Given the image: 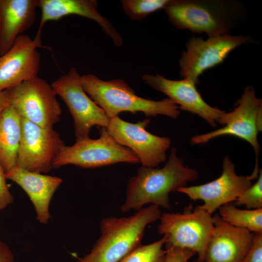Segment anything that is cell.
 Here are the masks:
<instances>
[{
  "mask_svg": "<svg viewBox=\"0 0 262 262\" xmlns=\"http://www.w3.org/2000/svg\"><path fill=\"white\" fill-rule=\"evenodd\" d=\"M158 230L164 238L165 249L176 247L191 250L203 262L213 228V216L200 205L183 213H162Z\"/></svg>",
  "mask_w": 262,
  "mask_h": 262,
  "instance_id": "5b68a950",
  "label": "cell"
},
{
  "mask_svg": "<svg viewBox=\"0 0 262 262\" xmlns=\"http://www.w3.org/2000/svg\"><path fill=\"white\" fill-rule=\"evenodd\" d=\"M236 107L232 112L225 113L219 124L224 126L206 133L192 137L193 144H203L217 137L234 136L245 140L253 148L258 164V155L260 147L258 141V133L262 130V102L258 98L253 87H246L241 98L236 103Z\"/></svg>",
  "mask_w": 262,
  "mask_h": 262,
  "instance_id": "52a82bcc",
  "label": "cell"
},
{
  "mask_svg": "<svg viewBox=\"0 0 262 262\" xmlns=\"http://www.w3.org/2000/svg\"><path fill=\"white\" fill-rule=\"evenodd\" d=\"M250 41L246 36L229 34L208 37L206 39L191 38L179 62L181 77L196 85L205 70L222 63L231 51Z\"/></svg>",
  "mask_w": 262,
  "mask_h": 262,
  "instance_id": "30bf717a",
  "label": "cell"
},
{
  "mask_svg": "<svg viewBox=\"0 0 262 262\" xmlns=\"http://www.w3.org/2000/svg\"><path fill=\"white\" fill-rule=\"evenodd\" d=\"M75 67L51 84L57 96L65 102L74 120L76 141L89 138L94 126L107 128L110 118L84 90Z\"/></svg>",
  "mask_w": 262,
  "mask_h": 262,
  "instance_id": "ba28073f",
  "label": "cell"
},
{
  "mask_svg": "<svg viewBox=\"0 0 262 262\" xmlns=\"http://www.w3.org/2000/svg\"><path fill=\"white\" fill-rule=\"evenodd\" d=\"M10 105L22 118L42 127H53L62 109L51 86L38 76L8 90Z\"/></svg>",
  "mask_w": 262,
  "mask_h": 262,
  "instance_id": "9c48e42d",
  "label": "cell"
},
{
  "mask_svg": "<svg viewBox=\"0 0 262 262\" xmlns=\"http://www.w3.org/2000/svg\"><path fill=\"white\" fill-rule=\"evenodd\" d=\"M96 0H39L41 18L37 33H41L44 25L50 20H57L69 15L85 17L97 22L115 45L123 44L122 36L111 23L99 13Z\"/></svg>",
  "mask_w": 262,
  "mask_h": 262,
  "instance_id": "ac0fdd59",
  "label": "cell"
},
{
  "mask_svg": "<svg viewBox=\"0 0 262 262\" xmlns=\"http://www.w3.org/2000/svg\"><path fill=\"white\" fill-rule=\"evenodd\" d=\"M169 0H123L122 7L132 20H140L166 6Z\"/></svg>",
  "mask_w": 262,
  "mask_h": 262,
  "instance_id": "603a6c76",
  "label": "cell"
},
{
  "mask_svg": "<svg viewBox=\"0 0 262 262\" xmlns=\"http://www.w3.org/2000/svg\"><path fill=\"white\" fill-rule=\"evenodd\" d=\"M161 214L159 207L151 204L129 216L102 218L100 236L76 262H119L141 244L146 227L159 220Z\"/></svg>",
  "mask_w": 262,
  "mask_h": 262,
  "instance_id": "7a4b0ae2",
  "label": "cell"
},
{
  "mask_svg": "<svg viewBox=\"0 0 262 262\" xmlns=\"http://www.w3.org/2000/svg\"><path fill=\"white\" fill-rule=\"evenodd\" d=\"M10 262V261H2V262Z\"/></svg>",
  "mask_w": 262,
  "mask_h": 262,
  "instance_id": "4dcf8cb0",
  "label": "cell"
},
{
  "mask_svg": "<svg viewBox=\"0 0 262 262\" xmlns=\"http://www.w3.org/2000/svg\"><path fill=\"white\" fill-rule=\"evenodd\" d=\"M80 81L85 92L110 119L122 112L133 115L141 112L147 116L163 115L173 118L180 115L179 106L168 98L159 101L141 98L124 80L103 81L87 74L81 76Z\"/></svg>",
  "mask_w": 262,
  "mask_h": 262,
  "instance_id": "277c9868",
  "label": "cell"
},
{
  "mask_svg": "<svg viewBox=\"0 0 262 262\" xmlns=\"http://www.w3.org/2000/svg\"><path fill=\"white\" fill-rule=\"evenodd\" d=\"M236 206L244 205L247 209L262 208V171L259 170L257 181L246 189L235 201Z\"/></svg>",
  "mask_w": 262,
  "mask_h": 262,
  "instance_id": "cb8c5ba5",
  "label": "cell"
},
{
  "mask_svg": "<svg viewBox=\"0 0 262 262\" xmlns=\"http://www.w3.org/2000/svg\"><path fill=\"white\" fill-rule=\"evenodd\" d=\"M21 117L10 105L0 113V164L6 173L16 166Z\"/></svg>",
  "mask_w": 262,
  "mask_h": 262,
  "instance_id": "ffe728a7",
  "label": "cell"
},
{
  "mask_svg": "<svg viewBox=\"0 0 262 262\" xmlns=\"http://www.w3.org/2000/svg\"><path fill=\"white\" fill-rule=\"evenodd\" d=\"M164 238L152 243L139 245L119 262H165Z\"/></svg>",
  "mask_w": 262,
  "mask_h": 262,
  "instance_id": "7402d4cb",
  "label": "cell"
},
{
  "mask_svg": "<svg viewBox=\"0 0 262 262\" xmlns=\"http://www.w3.org/2000/svg\"><path fill=\"white\" fill-rule=\"evenodd\" d=\"M22 132L16 166L47 174L66 145L53 127H42L21 117Z\"/></svg>",
  "mask_w": 262,
  "mask_h": 262,
  "instance_id": "7c38bea8",
  "label": "cell"
},
{
  "mask_svg": "<svg viewBox=\"0 0 262 262\" xmlns=\"http://www.w3.org/2000/svg\"><path fill=\"white\" fill-rule=\"evenodd\" d=\"M221 175L209 182L195 186L179 188L177 191L186 195L191 199L202 200L200 207L212 214L222 206L235 201L238 197L257 179L259 169L254 168L249 176H239L235 170V165L229 157L223 160Z\"/></svg>",
  "mask_w": 262,
  "mask_h": 262,
  "instance_id": "4fadbf2b",
  "label": "cell"
},
{
  "mask_svg": "<svg viewBox=\"0 0 262 262\" xmlns=\"http://www.w3.org/2000/svg\"><path fill=\"white\" fill-rule=\"evenodd\" d=\"M150 122L148 119L131 123L118 116L110 119L107 131L119 145L131 149L143 166L156 167L165 162L171 141L148 132L146 128Z\"/></svg>",
  "mask_w": 262,
  "mask_h": 262,
  "instance_id": "8fae6325",
  "label": "cell"
},
{
  "mask_svg": "<svg viewBox=\"0 0 262 262\" xmlns=\"http://www.w3.org/2000/svg\"><path fill=\"white\" fill-rule=\"evenodd\" d=\"M192 262H202L199 261V260L197 259L196 260H195V261H193Z\"/></svg>",
  "mask_w": 262,
  "mask_h": 262,
  "instance_id": "f546056e",
  "label": "cell"
},
{
  "mask_svg": "<svg viewBox=\"0 0 262 262\" xmlns=\"http://www.w3.org/2000/svg\"><path fill=\"white\" fill-rule=\"evenodd\" d=\"M99 137L76 141L66 146L56 156L53 168L73 164L83 168H94L118 163H140L129 148L118 144L108 132L106 128H99Z\"/></svg>",
  "mask_w": 262,
  "mask_h": 262,
  "instance_id": "8992f818",
  "label": "cell"
},
{
  "mask_svg": "<svg viewBox=\"0 0 262 262\" xmlns=\"http://www.w3.org/2000/svg\"><path fill=\"white\" fill-rule=\"evenodd\" d=\"M39 0H0V55L33 24Z\"/></svg>",
  "mask_w": 262,
  "mask_h": 262,
  "instance_id": "d6986e66",
  "label": "cell"
},
{
  "mask_svg": "<svg viewBox=\"0 0 262 262\" xmlns=\"http://www.w3.org/2000/svg\"><path fill=\"white\" fill-rule=\"evenodd\" d=\"M10 105L8 90L0 92V113Z\"/></svg>",
  "mask_w": 262,
  "mask_h": 262,
  "instance_id": "f1b7e54d",
  "label": "cell"
},
{
  "mask_svg": "<svg viewBox=\"0 0 262 262\" xmlns=\"http://www.w3.org/2000/svg\"><path fill=\"white\" fill-rule=\"evenodd\" d=\"M6 177L18 185L27 194L33 205L36 220L40 224H48L51 217L49 212L51 200L63 182L62 179L17 166L6 173Z\"/></svg>",
  "mask_w": 262,
  "mask_h": 262,
  "instance_id": "e0dca14e",
  "label": "cell"
},
{
  "mask_svg": "<svg viewBox=\"0 0 262 262\" xmlns=\"http://www.w3.org/2000/svg\"><path fill=\"white\" fill-rule=\"evenodd\" d=\"M15 257L9 246L2 241H0V262L10 261L14 262Z\"/></svg>",
  "mask_w": 262,
  "mask_h": 262,
  "instance_id": "83f0119b",
  "label": "cell"
},
{
  "mask_svg": "<svg viewBox=\"0 0 262 262\" xmlns=\"http://www.w3.org/2000/svg\"><path fill=\"white\" fill-rule=\"evenodd\" d=\"M164 10L175 28L209 37L229 34L244 14L241 3L230 0H169Z\"/></svg>",
  "mask_w": 262,
  "mask_h": 262,
  "instance_id": "3957f363",
  "label": "cell"
},
{
  "mask_svg": "<svg viewBox=\"0 0 262 262\" xmlns=\"http://www.w3.org/2000/svg\"><path fill=\"white\" fill-rule=\"evenodd\" d=\"M213 221L203 262H242L252 244L254 233L229 224L218 214L213 216Z\"/></svg>",
  "mask_w": 262,
  "mask_h": 262,
  "instance_id": "2e32d148",
  "label": "cell"
},
{
  "mask_svg": "<svg viewBox=\"0 0 262 262\" xmlns=\"http://www.w3.org/2000/svg\"><path fill=\"white\" fill-rule=\"evenodd\" d=\"M166 250L165 262H188L195 254L194 251L185 248L173 247Z\"/></svg>",
  "mask_w": 262,
  "mask_h": 262,
  "instance_id": "4316f807",
  "label": "cell"
},
{
  "mask_svg": "<svg viewBox=\"0 0 262 262\" xmlns=\"http://www.w3.org/2000/svg\"><path fill=\"white\" fill-rule=\"evenodd\" d=\"M41 47V34L33 39L22 34L6 53L0 55V92L38 76Z\"/></svg>",
  "mask_w": 262,
  "mask_h": 262,
  "instance_id": "5bb4252c",
  "label": "cell"
},
{
  "mask_svg": "<svg viewBox=\"0 0 262 262\" xmlns=\"http://www.w3.org/2000/svg\"><path fill=\"white\" fill-rule=\"evenodd\" d=\"M198 172L184 164L171 149L168 160L162 168L141 166L127 184L126 198L121 205L123 212L136 211L148 203L169 210V194L196 180Z\"/></svg>",
  "mask_w": 262,
  "mask_h": 262,
  "instance_id": "6da1fadb",
  "label": "cell"
},
{
  "mask_svg": "<svg viewBox=\"0 0 262 262\" xmlns=\"http://www.w3.org/2000/svg\"><path fill=\"white\" fill-rule=\"evenodd\" d=\"M242 262H262V232L254 233L252 244Z\"/></svg>",
  "mask_w": 262,
  "mask_h": 262,
  "instance_id": "484cf974",
  "label": "cell"
},
{
  "mask_svg": "<svg viewBox=\"0 0 262 262\" xmlns=\"http://www.w3.org/2000/svg\"><path fill=\"white\" fill-rule=\"evenodd\" d=\"M142 80L153 89L161 92L177 104L180 109L197 115L215 127L225 113L204 101L192 81L172 80L160 75L144 74Z\"/></svg>",
  "mask_w": 262,
  "mask_h": 262,
  "instance_id": "9a60e30c",
  "label": "cell"
},
{
  "mask_svg": "<svg viewBox=\"0 0 262 262\" xmlns=\"http://www.w3.org/2000/svg\"><path fill=\"white\" fill-rule=\"evenodd\" d=\"M220 217L229 224L253 233L262 232V208L240 209L232 203L219 208Z\"/></svg>",
  "mask_w": 262,
  "mask_h": 262,
  "instance_id": "44dd1931",
  "label": "cell"
},
{
  "mask_svg": "<svg viewBox=\"0 0 262 262\" xmlns=\"http://www.w3.org/2000/svg\"><path fill=\"white\" fill-rule=\"evenodd\" d=\"M6 172L0 164V211L12 204L14 198L10 192L6 181Z\"/></svg>",
  "mask_w": 262,
  "mask_h": 262,
  "instance_id": "d4e9b609",
  "label": "cell"
}]
</instances>
